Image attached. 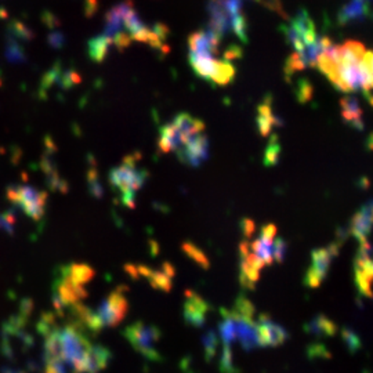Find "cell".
<instances>
[{"mask_svg":"<svg viewBox=\"0 0 373 373\" xmlns=\"http://www.w3.org/2000/svg\"><path fill=\"white\" fill-rule=\"evenodd\" d=\"M78 83H81V76L75 71L64 69L60 64H56L44 75L42 81V93L53 86L68 90Z\"/></svg>","mask_w":373,"mask_h":373,"instance_id":"9a60e30c","label":"cell"},{"mask_svg":"<svg viewBox=\"0 0 373 373\" xmlns=\"http://www.w3.org/2000/svg\"><path fill=\"white\" fill-rule=\"evenodd\" d=\"M88 187H90V193L94 197L100 198L103 195V185L100 184L98 177H97V173H96L94 169L88 172Z\"/></svg>","mask_w":373,"mask_h":373,"instance_id":"4dcf8cb0","label":"cell"},{"mask_svg":"<svg viewBox=\"0 0 373 373\" xmlns=\"http://www.w3.org/2000/svg\"><path fill=\"white\" fill-rule=\"evenodd\" d=\"M369 16L368 0H350L339 13V22L349 24Z\"/></svg>","mask_w":373,"mask_h":373,"instance_id":"44dd1931","label":"cell"},{"mask_svg":"<svg viewBox=\"0 0 373 373\" xmlns=\"http://www.w3.org/2000/svg\"><path fill=\"white\" fill-rule=\"evenodd\" d=\"M177 129L181 132V134L185 137V140L188 141L190 138H193L194 136L200 134L205 129V125L202 121H199L197 118L188 115V113H180L177 115L176 118L172 122Z\"/></svg>","mask_w":373,"mask_h":373,"instance_id":"7402d4cb","label":"cell"},{"mask_svg":"<svg viewBox=\"0 0 373 373\" xmlns=\"http://www.w3.org/2000/svg\"><path fill=\"white\" fill-rule=\"evenodd\" d=\"M14 223H16V213L14 210H7L6 213L0 215V230L13 234L14 231Z\"/></svg>","mask_w":373,"mask_h":373,"instance_id":"f546056e","label":"cell"},{"mask_svg":"<svg viewBox=\"0 0 373 373\" xmlns=\"http://www.w3.org/2000/svg\"><path fill=\"white\" fill-rule=\"evenodd\" d=\"M125 336L132 343L133 347L144 357L150 359H156L159 357L156 346L160 339V332L156 327L136 322L125 329Z\"/></svg>","mask_w":373,"mask_h":373,"instance_id":"52a82bcc","label":"cell"},{"mask_svg":"<svg viewBox=\"0 0 373 373\" xmlns=\"http://www.w3.org/2000/svg\"><path fill=\"white\" fill-rule=\"evenodd\" d=\"M243 227H242V230H243V233H245V237H246V240L253 234V231H255V224L250 221V220H243Z\"/></svg>","mask_w":373,"mask_h":373,"instance_id":"e575fe53","label":"cell"},{"mask_svg":"<svg viewBox=\"0 0 373 373\" xmlns=\"http://www.w3.org/2000/svg\"><path fill=\"white\" fill-rule=\"evenodd\" d=\"M7 198L10 202L22 210L31 219L41 220L46 212L47 194L36 190L32 185H13L7 188Z\"/></svg>","mask_w":373,"mask_h":373,"instance_id":"277c9868","label":"cell"},{"mask_svg":"<svg viewBox=\"0 0 373 373\" xmlns=\"http://www.w3.org/2000/svg\"><path fill=\"white\" fill-rule=\"evenodd\" d=\"M185 143V137L173 123L160 128L158 140V148L160 150V153H177Z\"/></svg>","mask_w":373,"mask_h":373,"instance_id":"ac0fdd59","label":"cell"},{"mask_svg":"<svg viewBox=\"0 0 373 373\" xmlns=\"http://www.w3.org/2000/svg\"><path fill=\"white\" fill-rule=\"evenodd\" d=\"M183 312H184V320L187 321L188 325L199 328L203 327L210 312V306L195 292H187Z\"/></svg>","mask_w":373,"mask_h":373,"instance_id":"5bb4252c","label":"cell"},{"mask_svg":"<svg viewBox=\"0 0 373 373\" xmlns=\"http://www.w3.org/2000/svg\"><path fill=\"white\" fill-rule=\"evenodd\" d=\"M365 96H367V98H368L369 104H371V106L373 107V93H368V94H365Z\"/></svg>","mask_w":373,"mask_h":373,"instance_id":"d590c367","label":"cell"},{"mask_svg":"<svg viewBox=\"0 0 373 373\" xmlns=\"http://www.w3.org/2000/svg\"><path fill=\"white\" fill-rule=\"evenodd\" d=\"M190 64L198 76L219 86L231 83L235 78V66L225 58L190 53Z\"/></svg>","mask_w":373,"mask_h":373,"instance_id":"3957f363","label":"cell"},{"mask_svg":"<svg viewBox=\"0 0 373 373\" xmlns=\"http://www.w3.org/2000/svg\"><path fill=\"white\" fill-rule=\"evenodd\" d=\"M260 346L262 347H277L287 340L289 333L281 325L274 322L267 314H262L256 320Z\"/></svg>","mask_w":373,"mask_h":373,"instance_id":"4fadbf2b","label":"cell"},{"mask_svg":"<svg viewBox=\"0 0 373 373\" xmlns=\"http://www.w3.org/2000/svg\"><path fill=\"white\" fill-rule=\"evenodd\" d=\"M241 249V272L240 280L242 286L246 289H253L260 278V272L263 271V262H260L249 249L247 240L243 241L240 246Z\"/></svg>","mask_w":373,"mask_h":373,"instance_id":"8fae6325","label":"cell"},{"mask_svg":"<svg viewBox=\"0 0 373 373\" xmlns=\"http://www.w3.org/2000/svg\"><path fill=\"white\" fill-rule=\"evenodd\" d=\"M355 284L358 292L367 297L373 296V245L361 243L355 257Z\"/></svg>","mask_w":373,"mask_h":373,"instance_id":"9c48e42d","label":"cell"},{"mask_svg":"<svg viewBox=\"0 0 373 373\" xmlns=\"http://www.w3.org/2000/svg\"><path fill=\"white\" fill-rule=\"evenodd\" d=\"M306 329L314 333V334H328V336H330V334L334 333L336 328H334V324L329 321L327 317L318 315L308 324Z\"/></svg>","mask_w":373,"mask_h":373,"instance_id":"484cf974","label":"cell"},{"mask_svg":"<svg viewBox=\"0 0 373 373\" xmlns=\"http://www.w3.org/2000/svg\"><path fill=\"white\" fill-rule=\"evenodd\" d=\"M48 44L51 47H56V48H60L66 44V36L63 35V32L60 31H54L48 35Z\"/></svg>","mask_w":373,"mask_h":373,"instance_id":"d6a6232c","label":"cell"},{"mask_svg":"<svg viewBox=\"0 0 373 373\" xmlns=\"http://www.w3.org/2000/svg\"><path fill=\"white\" fill-rule=\"evenodd\" d=\"M286 253H287V243L282 238H275L272 243V259L277 263L284 262Z\"/></svg>","mask_w":373,"mask_h":373,"instance_id":"f1b7e54d","label":"cell"},{"mask_svg":"<svg viewBox=\"0 0 373 373\" xmlns=\"http://www.w3.org/2000/svg\"><path fill=\"white\" fill-rule=\"evenodd\" d=\"M284 34L287 42L296 53H302L308 46L318 41L315 24L311 20L306 10H300L287 26H284Z\"/></svg>","mask_w":373,"mask_h":373,"instance_id":"8992f818","label":"cell"},{"mask_svg":"<svg viewBox=\"0 0 373 373\" xmlns=\"http://www.w3.org/2000/svg\"><path fill=\"white\" fill-rule=\"evenodd\" d=\"M280 125V119L278 116L274 113L272 107H271V98L267 97L264 100V103H262L257 108V128H259V132L263 136L267 137L274 126H278Z\"/></svg>","mask_w":373,"mask_h":373,"instance_id":"ffe728a7","label":"cell"},{"mask_svg":"<svg viewBox=\"0 0 373 373\" xmlns=\"http://www.w3.org/2000/svg\"><path fill=\"white\" fill-rule=\"evenodd\" d=\"M134 275H144L148 278L150 284L154 286L155 289L168 292L172 287V278H173V268L170 264H163L160 270H150L145 267H136L134 268Z\"/></svg>","mask_w":373,"mask_h":373,"instance_id":"e0dca14e","label":"cell"},{"mask_svg":"<svg viewBox=\"0 0 373 373\" xmlns=\"http://www.w3.org/2000/svg\"><path fill=\"white\" fill-rule=\"evenodd\" d=\"M339 252V245L332 243L327 247H321L312 252L311 265L305 275V284L310 287H317L324 282L328 275L330 264Z\"/></svg>","mask_w":373,"mask_h":373,"instance_id":"ba28073f","label":"cell"},{"mask_svg":"<svg viewBox=\"0 0 373 373\" xmlns=\"http://www.w3.org/2000/svg\"><path fill=\"white\" fill-rule=\"evenodd\" d=\"M209 26L219 38L234 34L242 42L247 39V21L242 10V0H208Z\"/></svg>","mask_w":373,"mask_h":373,"instance_id":"6da1fadb","label":"cell"},{"mask_svg":"<svg viewBox=\"0 0 373 373\" xmlns=\"http://www.w3.org/2000/svg\"><path fill=\"white\" fill-rule=\"evenodd\" d=\"M125 290L126 289L123 286L115 289L100 303V306L94 310V315L101 329L116 327L126 317L129 302Z\"/></svg>","mask_w":373,"mask_h":373,"instance_id":"5b68a950","label":"cell"},{"mask_svg":"<svg viewBox=\"0 0 373 373\" xmlns=\"http://www.w3.org/2000/svg\"><path fill=\"white\" fill-rule=\"evenodd\" d=\"M184 250H185L194 260H197L198 263L206 264V257L203 256V253H202L198 247H195L194 245H184Z\"/></svg>","mask_w":373,"mask_h":373,"instance_id":"836d02e7","label":"cell"},{"mask_svg":"<svg viewBox=\"0 0 373 373\" xmlns=\"http://www.w3.org/2000/svg\"><path fill=\"white\" fill-rule=\"evenodd\" d=\"M373 230V200L367 202L352 219L350 233L355 240L364 243L368 241Z\"/></svg>","mask_w":373,"mask_h":373,"instance_id":"2e32d148","label":"cell"},{"mask_svg":"<svg viewBox=\"0 0 373 373\" xmlns=\"http://www.w3.org/2000/svg\"><path fill=\"white\" fill-rule=\"evenodd\" d=\"M296 94H297L299 101L307 103L308 100L312 97V86L308 83V81H302V82H299Z\"/></svg>","mask_w":373,"mask_h":373,"instance_id":"1f68e13d","label":"cell"},{"mask_svg":"<svg viewBox=\"0 0 373 373\" xmlns=\"http://www.w3.org/2000/svg\"><path fill=\"white\" fill-rule=\"evenodd\" d=\"M253 1H260V3H263L264 4V0H253Z\"/></svg>","mask_w":373,"mask_h":373,"instance_id":"8d00e7d4","label":"cell"},{"mask_svg":"<svg viewBox=\"0 0 373 373\" xmlns=\"http://www.w3.org/2000/svg\"><path fill=\"white\" fill-rule=\"evenodd\" d=\"M69 277L79 285H86L94 277V271L86 264H71L68 265Z\"/></svg>","mask_w":373,"mask_h":373,"instance_id":"cb8c5ba5","label":"cell"},{"mask_svg":"<svg viewBox=\"0 0 373 373\" xmlns=\"http://www.w3.org/2000/svg\"><path fill=\"white\" fill-rule=\"evenodd\" d=\"M176 154L183 163L197 168L209 158V140L203 133L197 134L190 138Z\"/></svg>","mask_w":373,"mask_h":373,"instance_id":"30bf717a","label":"cell"},{"mask_svg":"<svg viewBox=\"0 0 373 373\" xmlns=\"http://www.w3.org/2000/svg\"><path fill=\"white\" fill-rule=\"evenodd\" d=\"M221 41H223L221 38L208 28L198 31L188 38L190 53L198 54V56L219 57Z\"/></svg>","mask_w":373,"mask_h":373,"instance_id":"7c38bea8","label":"cell"},{"mask_svg":"<svg viewBox=\"0 0 373 373\" xmlns=\"http://www.w3.org/2000/svg\"><path fill=\"white\" fill-rule=\"evenodd\" d=\"M340 106H342V116H343L344 122L354 129L362 131L364 129V121H362L364 112L359 107L357 97H354L352 94L344 96L340 100Z\"/></svg>","mask_w":373,"mask_h":373,"instance_id":"d6986e66","label":"cell"},{"mask_svg":"<svg viewBox=\"0 0 373 373\" xmlns=\"http://www.w3.org/2000/svg\"><path fill=\"white\" fill-rule=\"evenodd\" d=\"M4 57L7 58V61L10 63H24L26 60L25 51L22 48L21 44L19 41L7 36V42H6V51H4Z\"/></svg>","mask_w":373,"mask_h":373,"instance_id":"d4e9b609","label":"cell"},{"mask_svg":"<svg viewBox=\"0 0 373 373\" xmlns=\"http://www.w3.org/2000/svg\"><path fill=\"white\" fill-rule=\"evenodd\" d=\"M280 155H281V145H280V140L277 136H272L270 138L267 151L264 155V162L267 166H272L280 160Z\"/></svg>","mask_w":373,"mask_h":373,"instance_id":"4316f807","label":"cell"},{"mask_svg":"<svg viewBox=\"0 0 373 373\" xmlns=\"http://www.w3.org/2000/svg\"><path fill=\"white\" fill-rule=\"evenodd\" d=\"M147 176V170L138 166L136 155H132L128 156L121 166L111 170L110 183L118 191L122 203L133 208L136 202V194L144 185Z\"/></svg>","mask_w":373,"mask_h":373,"instance_id":"7a4b0ae2","label":"cell"},{"mask_svg":"<svg viewBox=\"0 0 373 373\" xmlns=\"http://www.w3.org/2000/svg\"><path fill=\"white\" fill-rule=\"evenodd\" d=\"M202 342H203V346H205V350H206L208 357H212V355L216 352V349H218L219 336L216 334L215 330H208V332L205 333Z\"/></svg>","mask_w":373,"mask_h":373,"instance_id":"83f0119b","label":"cell"},{"mask_svg":"<svg viewBox=\"0 0 373 373\" xmlns=\"http://www.w3.org/2000/svg\"><path fill=\"white\" fill-rule=\"evenodd\" d=\"M111 48L112 47H111L110 44L101 35H98V36L88 41V57L96 63H101L107 58Z\"/></svg>","mask_w":373,"mask_h":373,"instance_id":"603a6c76","label":"cell"}]
</instances>
